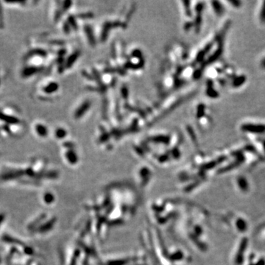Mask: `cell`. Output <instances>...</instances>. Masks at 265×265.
Returning <instances> with one entry per match:
<instances>
[{
	"mask_svg": "<svg viewBox=\"0 0 265 265\" xmlns=\"http://www.w3.org/2000/svg\"><path fill=\"white\" fill-rule=\"evenodd\" d=\"M240 130L242 132L249 134H254L255 136H264L265 124L256 122L243 123L240 126Z\"/></svg>",
	"mask_w": 265,
	"mask_h": 265,
	"instance_id": "obj_1",
	"label": "cell"
},
{
	"mask_svg": "<svg viewBox=\"0 0 265 265\" xmlns=\"http://www.w3.org/2000/svg\"><path fill=\"white\" fill-rule=\"evenodd\" d=\"M39 72V68L34 66L28 65V64H25L22 67V70H21V76L22 78H30L32 76L35 75Z\"/></svg>",
	"mask_w": 265,
	"mask_h": 265,
	"instance_id": "obj_2",
	"label": "cell"
},
{
	"mask_svg": "<svg viewBox=\"0 0 265 265\" xmlns=\"http://www.w3.org/2000/svg\"><path fill=\"white\" fill-rule=\"evenodd\" d=\"M33 130L38 136L44 138L48 136V128L41 122H36L33 125Z\"/></svg>",
	"mask_w": 265,
	"mask_h": 265,
	"instance_id": "obj_3",
	"label": "cell"
},
{
	"mask_svg": "<svg viewBox=\"0 0 265 265\" xmlns=\"http://www.w3.org/2000/svg\"><path fill=\"white\" fill-rule=\"evenodd\" d=\"M57 89H58V84L56 82H49L41 87V91L47 94L55 93L57 91Z\"/></svg>",
	"mask_w": 265,
	"mask_h": 265,
	"instance_id": "obj_4",
	"label": "cell"
},
{
	"mask_svg": "<svg viewBox=\"0 0 265 265\" xmlns=\"http://www.w3.org/2000/svg\"><path fill=\"white\" fill-rule=\"evenodd\" d=\"M232 81L231 82V85L233 88H239L244 85V83L246 81V77L243 74L241 75H236L234 77H232Z\"/></svg>",
	"mask_w": 265,
	"mask_h": 265,
	"instance_id": "obj_5",
	"label": "cell"
},
{
	"mask_svg": "<svg viewBox=\"0 0 265 265\" xmlns=\"http://www.w3.org/2000/svg\"><path fill=\"white\" fill-rule=\"evenodd\" d=\"M212 8H213L214 14L218 16H221L225 13V7L220 2H212Z\"/></svg>",
	"mask_w": 265,
	"mask_h": 265,
	"instance_id": "obj_6",
	"label": "cell"
},
{
	"mask_svg": "<svg viewBox=\"0 0 265 265\" xmlns=\"http://www.w3.org/2000/svg\"><path fill=\"white\" fill-rule=\"evenodd\" d=\"M258 19L261 24H265V2H262L259 10H258Z\"/></svg>",
	"mask_w": 265,
	"mask_h": 265,
	"instance_id": "obj_7",
	"label": "cell"
},
{
	"mask_svg": "<svg viewBox=\"0 0 265 265\" xmlns=\"http://www.w3.org/2000/svg\"><path fill=\"white\" fill-rule=\"evenodd\" d=\"M55 133V136L57 139H61V138L64 137V136H66V134L65 130L61 128H57Z\"/></svg>",
	"mask_w": 265,
	"mask_h": 265,
	"instance_id": "obj_8",
	"label": "cell"
},
{
	"mask_svg": "<svg viewBox=\"0 0 265 265\" xmlns=\"http://www.w3.org/2000/svg\"><path fill=\"white\" fill-rule=\"evenodd\" d=\"M228 3L231 5V7L236 9L239 8L241 7V5H242V2H240V1H228Z\"/></svg>",
	"mask_w": 265,
	"mask_h": 265,
	"instance_id": "obj_9",
	"label": "cell"
},
{
	"mask_svg": "<svg viewBox=\"0 0 265 265\" xmlns=\"http://www.w3.org/2000/svg\"><path fill=\"white\" fill-rule=\"evenodd\" d=\"M259 66H260V68L262 69L265 70V56L261 60L260 62H259Z\"/></svg>",
	"mask_w": 265,
	"mask_h": 265,
	"instance_id": "obj_10",
	"label": "cell"
},
{
	"mask_svg": "<svg viewBox=\"0 0 265 265\" xmlns=\"http://www.w3.org/2000/svg\"><path fill=\"white\" fill-rule=\"evenodd\" d=\"M0 84H1V79H0Z\"/></svg>",
	"mask_w": 265,
	"mask_h": 265,
	"instance_id": "obj_11",
	"label": "cell"
}]
</instances>
